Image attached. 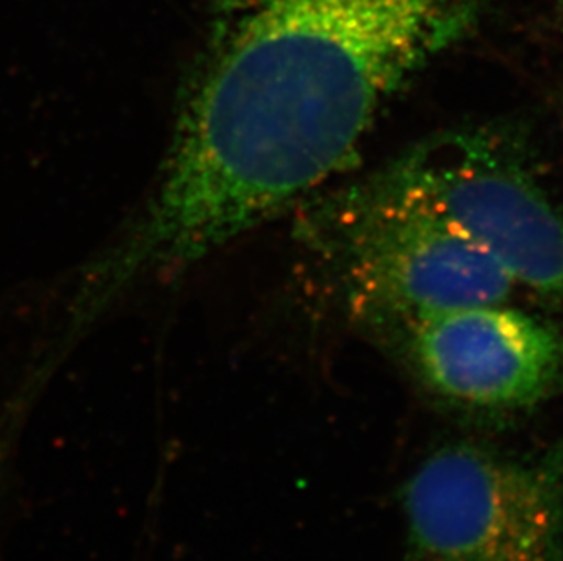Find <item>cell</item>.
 I'll list each match as a JSON object with an SVG mask.
<instances>
[{
    "instance_id": "cell-1",
    "label": "cell",
    "mask_w": 563,
    "mask_h": 561,
    "mask_svg": "<svg viewBox=\"0 0 563 561\" xmlns=\"http://www.w3.org/2000/svg\"><path fill=\"white\" fill-rule=\"evenodd\" d=\"M479 0H212L143 205L79 271L97 307L176 279L345 168Z\"/></svg>"
},
{
    "instance_id": "cell-2",
    "label": "cell",
    "mask_w": 563,
    "mask_h": 561,
    "mask_svg": "<svg viewBox=\"0 0 563 561\" xmlns=\"http://www.w3.org/2000/svg\"><path fill=\"white\" fill-rule=\"evenodd\" d=\"M307 241L357 314L405 324L507 301L515 280L487 252L387 174L324 199Z\"/></svg>"
},
{
    "instance_id": "cell-3",
    "label": "cell",
    "mask_w": 563,
    "mask_h": 561,
    "mask_svg": "<svg viewBox=\"0 0 563 561\" xmlns=\"http://www.w3.org/2000/svg\"><path fill=\"white\" fill-rule=\"evenodd\" d=\"M404 561H563V441L438 447L401 491Z\"/></svg>"
},
{
    "instance_id": "cell-4",
    "label": "cell",
    "mask_w": 563,
    "mask_h": 561,
    "mask_svg": "<svg viewBox=\"0 0 563 561\" xmlns=\"http://www.w3.org/2000/svg\"><path fill=\"white\" fill-rule=\"evenodd\" d=\"M385 172L478 244L515 285L563 301L562 212L504 141L441 133Z\"/></svg>"
},
{
    "instance_id": "cell-5",
    "label": "cell",
    "mask_w": 563,
    "mask_h": 561,
    "mask_svg": "<svg viewBox=\"0 0 563 561\" xmlns=\"http://www.w3.org/2000/svg\"><path fill=\"white\" fill-rule=\"evenodd\" d=\"M404 330L416 377L452 407L520 413L563 387L562 330L505 301L432 314Z\"/></svg>"
}]
</instances>
